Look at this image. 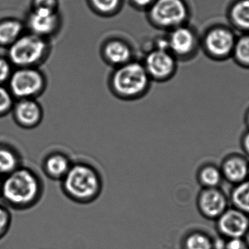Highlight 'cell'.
Listing matches in <instances>:
<instances>
[{"instance_id":"obj_1","label":"cell","mask_w":249,"mask_h":249,"mask_svg":"<svg viewBox=\"0 0 249 249\" xmlns=\"http://www.w3.org/2000/svg\"><path fill=\"white\" fill-rule=\"evenodd\" d=\"M42 193V182L32 170L20 168L6 175L0 195L16 209H26L36 204Z\"/></svg>"},{"instance_id":"obj_2","label":"cell","mask_w":249,"mask_h":249,"mask_svg":"<svg viewBox=\"0 0 249 249\" xmlns=\"http://www.w3.org/2000/svg\"><path fill=\"white\" fill-rule=\"evenodd\" d=\"M63 192L68 198L80 204L96 200L102 193L103 183L99 171L84 162L72 163L61 180Z\"/></svg>"},{"instance_id":"obj_3","label":"cell","mask_w":249,"mask_h":249,"mask_svg":"<svg viewBox=\"0 0 249 249\" xmlns=\"http://www.w3.org/2000/svg\"><path fill=\"white\" fill-rule=\"evenodd\" d=\"M151 82L142 62L133 59L114 69L109 76V87L119 99L136 100L147 94Z\"/></svg>"},{"instance_id":"obj_4","label":"cell","mask_w":249,"mask_h":249,"mask_svg":"<svg viewBox=\"0 0 249 249\" xmlns=\"http://www.w3.org/2000/svg\"><path fill=\"white\" fill-rule=\"evenodd\" d=\"M146 15L154 27L169 32L186 24L190 10L185 0H155L146 10Z\"/></svg>"},{"instance_id":"obj_5","label":"cell","mask_w":249,"mask_h":249,"mask_svg":"<svg viewBox=\"0 0 249 249\" xmlns=\"http://www.w3.org/2000/svg\"><path fill=\"white\" fill-rule=\"evenodd\" d=\"M48 48V44L43 38L33 34L15 41L9 51V55L15 64L32 65L45 57Z\"/></svg>"},{"instance_id":"obj_6","label":"cell","mask_w":249,"mask_h":249,"mask_svg":"<svg viewBox=\"0 0 249 249\" xmlns=\"http://www.w3.org/2000/svg\"><path fill=\"white\" fill-rule=\"evenodd\" d=\"M177 61L169 51L153 48L146 53L142 64L151 80L165 82L175 75Z\"/></svg>"},{"instance_id":"obj_7","label":"cell","mask_w":249,"mask_h":249,"mask_svg":"<svg viewBox=\"0 0 249 249\" xmlns=\"http://www.w3.org/2000/svg\"><path fill=\"white\" fill-rule=\"evenodd\" d=\"M10 85L12 93L16 97L32 99L42 92L45 82L43 76L37 70L22 69L13 75Z\"/></svg>"},{"instance_id":"obj_8","label":"cell","mask_w":249,"mask_h":249,"mask_svg":"<svg viewBox=\"0 0 249 249\" xmlns=\"http://www.w3.org/2000/svg\"><path fill=\"white\" fill-rule=\"evenodd\" d=\"M236 39L231 29L216 26L206 32L203 38V47L212 58L223 59L232 54Z\"/></svg>"},{"instance_id":"obj_9","label":"cell","mask_w":249,"mask_h":249,"mask_svg":"<svg viewBox=\"0 0 249 249\" xmlns=\"http://www.w3.org/2000/svg\"><path fill=\"white\" fill-rule=\"evenodd\" d=\"M168 32V50L177 60L187 59L194 55L198 40L192 28L184 24Z\"/></svg>"},{"instance_id":"obj_10","label":"cell","mask_w":249,"mask_h":249,"mask_svg":"<svg viewBox=\"0 0 249 249\" xmlns=\"http://www.w3.org/2000/svg\"><path fill=\"white\" fill-rule=\"evenodd\" d=\"M216 230L225 239L244 238L249 229V216L235 208H228L216 220Z\"/></svg>"},{"instance_id":"obj_11","label":"cell","mask_w":249,"mask_h":249,"mask_svg":"<svg viewBox=\"0 0 249 249\" xmlns=\"http://www.w3.org/2000/svg\"><path fill=\"white\" fill-rule=\"evenodd\" d=\"M228 197L219 188L204 189L199 193L197 209L202 216L216 221L228 209Z\"/></svg>"},{"instance_id":"obj_12","label":"cell","mask_w":249,"mask_h":249,"mask_svg":"<svg viewBox=\"0 0 249 249\" xmlns=\"http://www.w3.org/2000/svg\"><path fill=\"white\" fill-rule=\"evenodd\" d=\"M61 18L58 10L35 9L29 19V25L33 34L45 38L59 30Z\"/></svg>"},{"instance_id":"obj_13","label":"cell","mask_w":249,"mask_h":249,"mask_svg":"<svg viewBox=\"0 0 249 249\" xmlns=\"http://www.w3.org/2000/svg\"><path fill=\"white\" fill-rule=\"evenodd\" d=\"M101 55L105 63L114 68L133 60L131 45L124 39L109 38L101 47Z\"/></svg>"},{"instance_id":"obj_14","label":"cell","mask_w":249,"mask_h":249,"mask_svg":"<svg viewBox=\"0 0 249 249\" xmlns=\"http://www.w3.org/2000/svg\"><path fill=\"white\" fill-rule=\"evenodd\" d=\"M13 115L18 125L22 128L33 129L42 121L43 111L34 99H20L15 106Z\"/></svg>"},{"instance_id":"obj_15","label":"cell","mask_w":249,"mask_h":249,"mask_svg":"<svg viewBox=\"0 0 249 249\" xmlns=\"http://www.w3.org/2000/svg\"><path fill=\"white\" fill-rule=\"evenodd\" d=\"M249 162L241 154H231L225 158L220 167L223 179L234 186L248 179Z\"/></svg>"},{"instance_id":"obj_16","label":"cell","mask_w":249,"mask_h":249,"mask_svg":"<svg viewBox=\"0 0 249 249\" xmlns=\"http://www.w3.org/2000/svg\"><path fill=\"white\" fill-rule=\"evenodd\" d=\"M72 165L70 158L63 153L55 152L48 155L43 163V171L51 179L61 180L64 178Z\"/></svg>"},{"instance_id":"obj_17","label":"cell","mask_w":249,"mask_h":249,"mask_svg":"<svg viewBox=\"0 0 249 249\" xmlns=\"http://www.w3.org/2000/svg\"><path fill=\"white\" fill-rule=\"evenodd\" d=\"M223 180L220 168L212 164H206L197 172V181L204 189L219 188Z\"/></svg>"},{"instance_id":"obj_18","label":"cell","mask_w":249,"mask_h":249,"mask_svg":"<svg viewBox=\"0 0 249 249\" xmlns=\"http://www.w3.org/2000/svg\"><path fill=\"white\" fill-rule=\"evenodd\" d=\"M230 17L235 27L249 32V0H237L231 7Z\"/></svg>"},{"instance_id":"obj_19","label":"cell","mask_w":249,"mask_h":249,"mask_svg":"<svg viewBox=\"0 0 249 249\" xmlns=\"http://www.w3.org/2000/svg\"><path fill=\"white\" fill-rule=\"evenodd\" d=\"M230 201L232 207L249 216V179L234 186Z\"/></svg>"},{"instance_id":"obj_20","label":"cell","mask_w":249,"mask_h":249,"mask_svg":"<svg viewBox=\"0 0 249 249\" xmlns=\"http://www.w3.org/2000/svg\"><path fill=\"white\" fill-rule=\"evenodd\" d=\"M93 13L102 17H112L118 14L124 6V0H87Z\"/></svg>"},{"instance_id":"obj_21","label":"cell","mask_w":249,"mask_h":249,"mask_svg":"<svg viewBox=\"0 0 249 249\" xmlns=\"http://www.w3.org/2000/svg\"><path fill=\"white\" fill-rule=\"evenodd\" d=\"M20 168V159L12 148L0 145V175H7Z\"/></svg>"},{"instance_id":"obj_22","label":"cell","mask_w":249,"mask_h":249,"mask_svg":"<svg viewBox=\"0 0 249 249\" xmlns=\"http://www.w3.org/2000/svg\"><path fill=\"white\" fill-rule=\"evenodd\" d=\"M213 239L202 231H193L184 237L182 249H213Z\"/></svg>"},{"instance_id":"obj_23","label":"cell","mask_w":249,"mask_h":249,"mask_svg":"<svg viewBox=\"0 0 249 249\" xmlns=\"http://www.w3.org/2000/svg\"><path fill=\"white\" fill-rule=\"evenodd\" d=\"M21 30V23L17 20L1 22L0 23V43L14 42Z\"/></svg>"},{"instance_id":"obj_24","label":"cell","mask_w":249,"mask_h":249,"mask_svg":"<svg viewBox=\"0 0 249 249\" xmlns=\"http://www.w3.org/2000/svg\"><path fill=\"white\" fill-rule=\"evenodd\" d=\"M232 54L239 64L249 67V34L236 39Z\"/></svg>"},{"instance_id":"obj_25","label":"cell","mask_w":249,"mask_h":249,"mask_svg":"<svg viewBox=\"0 0 249 249\" xmlns=\"http://www.w3.org/2000/svg\"><path fill=\"white\" fill-rule=\"evenodd\" d=\"M13 99L4 88L0 86V116L5 115L11 110Z\"/></svg>"},{"instance_id":"obj_26","label":"cell","mask_w":249,"mask_h":249,"mask_svg":"<svg viewBox=\"0 0 249 249\" xmlns=\"http://www.w3.org/2000/svg\"><path fill=\"white\" fill-rule=\"evenodd\" d=\"M11 215L4 206L0 205V238H2L10 229Z\"/></svg>"},{"instance_id":"obj_27","label":"cell","mask_w":249,"mask_h":249,"mask_svg":"<svg viewBox=\"0 0 249 249\" xmlns=\"http://www.w3.org/2000/svg\"><path fill=\"white\" fill-rule=\"evenodd\" d=\"M58 0H34L35 9L58 10Z\"/></svg>"},{"instance_id":"obj_28","label":"cell","mask_w":249,"mask_h":249,"mask_svg":"<svg viewBox=\"0 0 249 249\" xmlns=\"http://www.w3.org/2000/svg\"><path fill=\"white\" fill-rule=\"evenodd\" d=\"M225 249H249L244 238L227 239Z\"/></svg>"},{"instance_id":"obj_29","label":"cell","mask_w":249,"mask_h":249,"mask_svg":"<svg viewBox=\"0 0 249 249\" xmlns=\"http://www.w3.org/2000/svg\"><path fill=\"white\" fill-rule=\"evenodd\" d=\"M132 7L139 10H146L155 2V0H128Z\"/></svg>"},{"instance_id":"obj_30","label":"cell","mask_w":249,"mask_h":249,"mask_svg":"<svg viewBox=\"0 0 249 249\" xmlns=\"http://www.w3.org/2000/svg\"><path fill=\"white\" fill-rule=\"evenodd\" d=\"M10 65L2 58H0V83L4 81L10 75Z\"/></svg>"},{"instance_id":"obj_31","label":"cell","mask_w":249,"mask_h":249,"mask_svg":"<svg viewBox=\"0 0 249 249\" xmlns=\"http://www.w3.org/2000/svg\"><path fill=\"white\" fill-rule=\"evenodd\" d=\"M241 144H242V148L244 152L249 157V130L243 136Z\"/></svg>"},{"instance_id":"obj_32","label":"cell","mask_w":249,"mask_h":249,"mask_svg":"<svg viewBox=\"0 0 249 249\" xmlns=\"http://www.w3.org/2000/svg\"><path fill=\"white\" fill-rule=\"evenodd\" d=\"M244 239L245 240L246 243H247V246H248L249 248V230L247 231L245 236H244Z\"/></svg>"},{"instance_id":"obj_33","label":"cell","mask_w":249,"mask_h":249,"mask_svg":"<svg viewBox=\"0 0 249 249\" xmlns=\"http://www.w3.org/2000/svg\"><path fill=\"white\" fill-rule=\"evenodd\" d=\"M246 123L249 130V110L247 111V115H246Z\"/></svg>"},{"instance_id":"obj_34","label":"cell","mask_w":249,"mask_h":249,"mask_svg":"<svg viewBox=\"0 0 249 249\" xmlns=\"http://www.w3.org/2000/svg\"><path fill=\"white\" fill-rule=\"evenodd\" d=\"M1 184H2V181H1V178H0V191H1Z\"/></svg>"},{"instance_id":"obj_35","label":"cell","mask_w":249,"mask_h":249,"mask_svg":"<svg viewBox=\"0 0 249 249\" xmlns=\"http://www.w3.org/2000/svg\"><path fill=\"white\" fill-rule=\"evenodd\" d=\"M248 179H249V170H248Z\"/></svg>"}]
</instances>
